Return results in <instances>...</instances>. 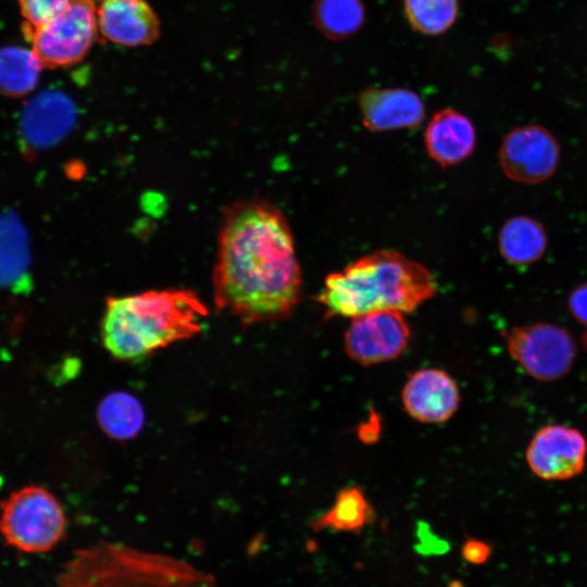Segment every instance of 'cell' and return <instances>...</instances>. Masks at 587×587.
<instances>
[{
	"label": "cell",
	"instance_id": "4fadbf2b",
	"mask_svg": "<svg viewBox=\"0 0 587 587\" xmlns=\"http://www.w3.org/2000/svg\"><path fill=\"white\" fill-rule=\"evenodd\" d=\"M75 120L73 102L59 91H43L24 107L20 135L30 150L55 145L71 129Z\"/></svg>",
	"mask_w": 587,
	"mask_h": 587
},
{
	"label": "cell",
	"instance_id": "3957f363",
	"mask_svg": "<svg viewBox=\"0 0 587 587\" xmlns=\"http://www.w3.org/2000/svg\"><path fill=\"white\" fill-rule=\"evenodd\" d=\"M435 292L436 283L424 265L380 250L328 274L317 301L329 315L353 319L380 310L412 312Z\"/></svg>",
	"mask_w": 587,
	"mask_h": 587
},
{
	"label": "cell",
	"instance_id": "ffe728a7",
	"mask_svg": "<svg viewBox=\"0 0 587 587\" xmlns=\"http://www.w3.org/2000/svg\"><path fill=\"white\" fill-rule=\"evenodd\" d=\"M312 20L324 36L341 40L362 27L365 8L361 0H314Z\"/></svg>",
	"mask_w": 587,
	"mask_h": 587
},
{
	"label": "cell",
	"instance_id": "cb8c5ba5",
	"mask_svg": "<svg viewBox=\"0 0 587 587\" xmlns=\"http://www.w3.org/2000/svg\"><path fill=\"white\" fill-rule=\"evenodd\" d=\"M491 554L490 546L479 539L470 538L461 547L462 559L473 565H482Z\"/></svg>",
	"mask_w": 587,
	"mask_h": 587
},
{
	"label": "cell",
	"instance_id": "4316f807",
	"mask_svg": "<svg viewBox=\"0 0 587 587\" xmlns=\"http://www.w3.org/2000/svg\"><path fill=\"white\" fill-rule=\"evenodd\" d=\"M100 1H103V0H100Z\"/></svg>",
	"mask_w": 587,
	"mask_h": 587
},
{
	"label": "cell",
	"instance_id": "2e32d148",
	"mask_svg": "<svg viewBox=\"0 0 587 587\" xmlns=\"http://www.w3.org/2000/svg\"><path fill=\"white\" fill-rule=\"evenodd\" d=\"M544 226L528 216L508 220L499 234V250L504 260L515 265H527L538 261L547 248Z\"/></svg>",
	"mask_w": 587,
	"mask_h": 587
},
{
	"label": "cell",
	"instance_id": "277c9868",
	"mask_svg": "<svg viewBox=\"0 0 587 587\" xmlns=\"http://www.w3.org/2000/svg\"><path fill=\"white\" fill-rule=\"evenodd\" d=\"M54 587H218L214 575L167 553L98 540L74 552Z\"/></svg>",
	"mask_w": 587,
	"mask_h": 587
},
{
	"label": "cell",
	"instance_id": "603a6c76",
	"mask_svg": "<svg viewBox=\"0 0 587 587\" xmlns=\"http://www.w3.org/2000/svg\"><path fill=\"white\" fill-rule=\"evenodd\" d=\"M24 18V35L46 25L62 13L71 0H17Z\"/></svg>",
	"mask_w": 587,
	"mask_h": 587
},
{
	"label": "cell",
	"instance_id": "52a82bcc",
	"mask_svg": "<svg viewBox=\"0 0 587 587\" xmlns=\"http://www.w3.org/2000/svg\"><path fill=\"white\" fill-rule=\"evenodd\" d=\"M508 350L530 376L539 380H554L572 367L576 346L564 328L535 323L514 327L508 336Z\"/></svg>",
	"mask_w": 587,
	"mask_h": 587
},
{
	"label": "cell",
	"instance_id": "8992f818",
	"mask_svg": "<svg viewBox=\"0 0 587 587\" xmlns=\"http://www.w3.org/2000/svg\"><path fill=\"white\" fill-rule=\"evenodd\" d=\"M99 28L93 0H71L46 25L28 33L32 50L43 67L71 66L82 61L97 39Z\"/></svg>",
	"mask_w": 587,
	"mask_h": 587
},
{
	"label": "cell",
	"instance_id": "7402d4cb",
	"mask_svg": "<svg viewBox=\"0 0 587 587\" xmlns=\"http://www.w3.org/2000/svg\"><path fill=\"white\" fill-rule=\"evenodd\" d=\"M405 17L411 27L424 35H440L455 22L458 0H403Z\"/></svg>",
	"mask_w": 587,
	"mask_h": 587
},
{
	"label": "cell",
	"instance_id": "7c38bea8",
	"mask_svg": "<svg viewBox=\"0 0 587 587\" xmlns=\"http://www.w3.org/2000/svg\"><path fill=\"white\" fill-rule=\"evenodd\" d=\"M405 411L423 423L449 420L460 403L455 382L439 369H423L411 374L402 390Z\"/></svg>",
	"mask_w": 587,
	"mask_h": 587
},
{
	"label": "cell",
	"instance_id": "e0dca14e",
	"mask_svg": "<svg viewBox=\"0 0 587 587\" xmlns=\"http://www.w3.org/2000/svg\"><path fill=\"white\" fill-rule=\"evenodd\" d=\"M375 519V511L358 487L341 489L334 504L309 524L313 532L359 533Z\"/></svg>",
	"mask_w": 587,
	"mask_h": 587
},
{
	"label": "cell",
	"instance_id": "484cf974",
	"mask_svg": "<svg viewBox=\"0 0 587 587\" xmlns=\"http://www.w3.org/2000/svg\"><path fill=\"white\" fill-rule=\"evenodd\" d=\"M379 430V419L372 412L371 417L359 427L358 434L362 441L372 444L378 439Z\"/></svg>",
	"mask_w": 587,
	"mask_h": 587
},
{
	"label": "cell",
	"instance_id": "9a60e30c",
	"mask_svg": "<svg viewBox=\"0 0 587 587\" xmlns=\"http://www.w3.org/2000/svg\"><path fill=\"white\" fill-rule=\"evenodd\" d=\"M424 138L429 158L441 167L455 165L469 158L476 143L472 122L464 114L450 108L433 115Z\"/></svg>",
	"mask_w": 587,
	"mask_h": 587
},
{
	"label": "cell",
	"instance_id": "6da1fadb",
	"mask_svg": "<svg viewBox=\"0 0 587 587\" xmlns=\"http://www.w3.org/2000/svg\"><path fill=\"white\" fill-rule=\"evenodd\" d=\"M301 286L294 236L279 209L261 199L226 209L213 271L216 308L246 326L277 322L292 313Z\"/></svg>",
	"mask_w": 587,
	"mask_h": 587
},
{
	"label": "cell",
	"instance_id": "d6986e66",
	"mask_svg": "<svg viewBox=\"0 0 587 587\" xmlns=\"http://www.w3.org/2000/svg\"><path fill=\"white\" fill-rule=\"evenodd\" d=\"M29 264L27 234L13 214L0 215V287H15Z\"/></svg>",
	"mask_w": 587,
	"mask_h": 587
},
{
	"label": "cell",
	"instance_id": "30bf717a",
	"mask_svg": "<svg viewBox=\"0 0 587 587\" xmlns=\"http://www.w3.org/2000/svg\"><path fill=\"white\" fill-rule=\"evenodd\" d=\"M587 442L583 434L564 425L540 428L526 449V461L535 475L547 480L578 475L586 462Z\"/></svg>",
	"mask_w": 587,
	"mask_h": 587
},
{
	"label": "cell",
	"instance_id": "7a4b0ae2",
	"mask_svg": "<svg viewBox=\"0 0 587 587\" xmlns=\"http://www.w3.org/2000/svg\"><path fill=\"white\" fill-rule=\"evenodd\" d=\"M209 310L189 289L149 290L109 297L101 320V340L117 360H137L202 329Z\"/></svg>",
	"mask_w": 587,
	"mask_h": 587
},
{
	"label": "cell",
	"instance_id": "ac0fdd59",
	"mask_svg": "<svg viewBox=\"0 0 587 587\" xmlns=\"http://www.w3.org/2000/svg\"><path fill=\"white\" fill-rule=\"evenodd\" d=\"M43 65L33 50L8 46L0 49V93L11 98L28 95Z\"/></svg>",
	"mask_w": 587,
	"mask_h": 587
},
{
	"label": "cell",
	"instance_id": "ba28073f",
	"mask_svg": "<svg viewBox=\"0 0 587 587\" xmlns=\"http://www.w3.org/2000/svg\"><path fill=\"white\" fill-rule=\"evenodd\" d=\"M560 146L539 125H523L504 137L499 163L504 175L519 183L538 184L551 177L559 166Z\"/></svg>",
	"mask_w": 587,
	"mask_h": 587
},
{
	"label": "cell",
	"instance_id": "9c48e42d",
	"mask_svg": "<svg viewBox=\"0 0 587 587\" xmlns=\"http://www.w3.org/2000/svg\"><path fill=\"white\" fill-rule=\"evenodd\" d=\"M409 338L402 312L380 310L353 317L345 333V348L353 361L373 365L398 358Z\"/></svg>",
	"mask_w": 587,
	"mask_h": 587
},
{
	"label": "cell",
	"instance_id": "5bb4252c",
	"mask_svg": "<svg viewBox=\"0 0 587 587\" xmlns=\"http://www.w3.org/2000/svg\"><path fill=\"white\" fill-rule=\"evenodd\" d=\"M359 108L363 125L371 132L413 128L425 116L422 99L405 88H367L359 97Z\"/></svg>",
	"mask_w": 587,
	"mask_h": 587
},
{
	"label": "cell",
	"instance_id": "5b68a950",
	"mask_svg": "<svg viewBox=\"0 0 587 587\" xmlns=\"http://www.w3.org/2000/svg\"><path fill=\"white\" fill-rule=\"evenodd\" d=\"M65 530L61 502L41 486H24L0 503V535L21 552H48L62 540Z\"/></svg>",
	"mask_w": 587,
	"mask_h": 587
},
{
	"label": "cell",
	"instance_id": "d4e9b609",
	"mask_svg": "<svg viewBox=\"0 0 587 587\" xmlns=\"http://www.w3.org/2000/svg\"><path fill=\"white\" fill-rule=\"evenodd\" d=\"M569 307L575 319L587 326V282L580 284L571 292Z\"/></svg>",
	"mask_w": 587,
	"mask_h": 587
},
{
	"label": "cell",
	"instance_id": "8fae6325",
	"mask_svg": "<svg viewBox=\"0 0 587 587\" xmlns=\"http://www.w3.org/2000/svg\"><path fill=\"white\" fill-rule=\"evenodd\" d=\"M97 20L100 34L116 45L147 46L160 36L159 17L146 0H103Z\"/></svg>",
	"mask_w": 587,
	"mask_h": 587
},
{
	"label": "cell",
	"instance_id": "44dd1931",
	"mask_svg": "<svg viewBox=\"0 0 587 587\" xmlns=\"http://www.w3.org/2000/svg\"><path fill=\"white\" fill-rule=\"evenodd\" d=\"M97 417L101 428L115 439L135 437L143 425V410L132 395L115 391L102 399Z\"/></svg>",
	"mask_w": 587,
	"mask_h": 587
}]
</instances>
